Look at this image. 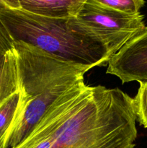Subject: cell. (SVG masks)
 I'll return each instance as SVG.
<instances>
[{
  "instance_id": "6da1fadb",
  "label": "cell",
  "mask_w": 147,
  "mask_h": 148,
  "mask_svg": "<svg viewBox=\"0 0 147 148\" xmlns=\"http://www.w3.org/2000/svg\"><path fill=\"white\" fill-rule=\"evenodd\" d=\"M133 98L82 82L65 92L15 148H135Z\"/></svg>"
},
{
  "instance_id": "7a4b0ae2",
  "label": "cell",
  "mask_w": 147,
  "mask_h": 148,
  "mask_svg": "<svg viewBox=\"0 0 147 148\" xmlns=\"http://www.w3.org/2000/svg\"><path fill=\"white\" fill-rule=\"evenodd\" d=\"M20 102L0 148H15L50 106L74 85L84 82L92 68L55 57L35 46L14 41Z\"/></svg>"
},
{
  "instance_id": "3957f363",
  "label": "cell",
  "mask_w": 147,
  "mask_h": 148,
  "mask_svg": "<svg viewBox=\"0 0 147 148\" xmlns=\"http://www.w3.org/2000/svg\"><path fill=\"white\" fill-rule=\"evenodd\" d=\"M0 20L13 41H20L74 64L93 68L108 64L111 56L105 45L71 18H53L9 10Z\"/></svg>"
},
{
  "instance_id": "277c9868",
  "label": "cell",
  "mask_w": 147,
  "mask_h": 148,
  "mask_svg": "<svg viewBox=\"0 0 147 148\" xmlns=\"http://www.w3.org/2000/svg\"><path fill=\"white\" fill-rule=\"evenodd\" d=\"M83 28L99 38L112 56L146 27L141 12L127 14L87 0L74 17Z\"/></svg>"
},
{
  "instance_id": "5b68a950",
  "label": "cell",
  "mask_w": 147,
  "mask_h": 148,
  "mask_svg": "<svg viewBox=\"0 0 147 148\" xmlns=\"http://www.w3.org/2000/svg\"><path fill=\"white\" fill-rule=\"evenodd\" d=\"M106 72L122 83L147 81V27L137 33L108 62Z\"/></svg>"
},
{
  "instance_id": "8992f818",
  "label": "cell",
  "mask_w": 147,
  "mask_h": 148,
  "mask_svg": "<svg viewBox=\"0 0 147 148\" xmlns=\"http://www.w3.org/2000/svg\"><path fill=\"white\" fill-rule=\"evenodd\" d=\"M87 0H19L21 10L53 18L75 17Z\"/></svg>"
},
{
  "instance_id": "52a82bcc",
  "label": "cell",
  "mask_w": 147,
  "mask_h": 148,
  "mask_svg": "<svg viewBox=\"0 0 147 148\" xmlns=\"http://www.w3.org/2000/svg\"><path fill=\"white\" fill-rule=\"evenodd\" d=\"M17 91V60L13 48L0 51V105Z\"/></svg>"
},
{
  "instance_id": "ba28073f",
  "label": "cell",
  "mask_w": 147,
  "mask_h": 148,
  "mask_svg": "<svg viewBox=\"0 0 147 148\" xmlns=\"http://www.w3.org/2000/svg\"><path fill=\"white\" fill-rule=\"evenodd\" d=\"M20 102L19 90L0 105V147L7 130L14 121Z\"/></svg>"
},
{
  "instance_id": "9c48e42d",
  "label": "cell",
  "mask_w": 147,
  "mask_h": 148,
  "mask_svg": "<svg viewBox=\"0 0 147 148\" xmlns=\"http://www.w3.org/2000/svg\"><path fill=\"white\" fill-rule=\"evenodd\" d=\"M96 4L127 14H137L145 5V0H91Z\"/></svg>"
},
{
  "instance_id": "30bf717a",
  "label": "cell",
  "mask_w": 147,
  "mask_h": 148,
  "mask_svg": "<svg viewBox=\"0 0 147 148\" xmlns=\"http://www.w3.org/2000/svg\"><path fill=\"white\" fill-rule=\"evenodd\" d=\"M133 104L137 120L147 128V81L140 82L138 92L133 98Z\"/></svg>"
},
{
  "instance_id": "8fae6325",
  "label": "cell",
  "mask_w": 147,
  "mask_h": 148,
  "mask_svg": "<svg viewBox=\"0 0 147 148\" xmlns=\"http://www.w3.org/2000/svg\"><path fill=\"white\" fill-rule=\"evenodd\" d=\"M14 48V41L2 22L0 20V51Z\"/></svg>"
},
{
  "instance_id": "7c38bea8",
  "label": "cell",
  "mask_w": 147,
  "mask_h": 148,
  "mask_svg": "<svg viewBox=\"0 0 147 148\" xmlns=\"http://www.w3.org/2000/svg\"><path fill=\"white\" fill-rule=\"evenodd\" d=\"M19 0H0V12L9 10H20Z\"/></svg>"
}]
</instances>
